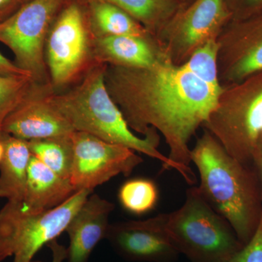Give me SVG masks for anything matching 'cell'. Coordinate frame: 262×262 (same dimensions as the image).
<instances>
[{"label":"cell","instance_id":"cell-15","mask_svg":"<svg viewBox=\"0 0 262 262\" xmlns=\"http://www.w3.org/2000/svg\"><path fill=\"white\" fill-rule=\"evenodd\" d=\"M94 61L119 67L146 68L168 62L155 37L120 35L94 37Z\"/></svg>","mask_w":262,"mask_h":262},{"label":"cell","instance_id":"cell-12","mask_svg":"<svg viewBox=\"0 0 262 262\" xmlns=\"http://www.w3.org/2000/svg\"><path fill=\"white\" fill-rule=\"evenodd\" d=\"M51 83L34 82L27 96L5 119L3 131L27 141L64 137L73 127L52 101Z\"/></svg>","mask_w":262,"mask_h":262},{"label":"cell","instance_id":"cell-26","mask_svg":"<svg viewBox=\"0 0 262 262\" xmlns=\"http://www.w3.org/2000/svg\"><path fill=\"white\" fill-rule=\"evenodd\" d=\"M24 4L23 0H0V23L14 14Z\"/></svg>","mask_w":262,"mask_h":262},{"label":"cell","instance_id":"cell-18","mask_svg":"<svg viewBox=\"0 0 262 262\" xmlns=\"http://www.w3.org/2000/svg\"><path fill=\"white\" fill-rule=\"evenodd\" d=\"M82 4L85 7L90 29L94 37L151 35L135 19L116 5L99 0Z\"/></svg>","mask_w":262,"mask_h":262},{"label":"cell","instance_id":"cell-24","mask_svg":"<svg viewBox=\"0 0 262 262\" xmlns=\"http://www.w3.org/2000/svg\"><path fill=\"white\" fill-rule=\"evenodd\" d=\"M226 262H262V213L252 237Z\"/></svg>","mask_w":262,"mask_h":262},{"label":"cell","instance_id":"cell-20","mask_svg":"<svg viewBox=\"0 0 262 262\" xmlns=\"http://www.w3.org/2000/svg\"><path fill=\"white\" fill-rule=\"evenodd\" d=\"M33 156L63 178L70 179L74 151L71 135L28 141Z\"/></svg>","mask_w":262,"mask_h":262},{"label":"cell","instance_id":"cell-4","mask_svg":"<svg viewBox=\"0 0 262 262\" xmlns=\"http://www.w3.org/2000/svg\"><path fill=\"white\" fill-rule=\"evenodd\" d=\"M143 221L163 234L191 262H226L244 246L228 222L193 186L187 189L185 201L178 210Z\"/></svg>","mask_w":262,"mask_h":262},{"label":"cell","instance_id":"cell-17","mask_svg":"<svg viewBox=\"0 0 262 262\" xmlns=\"http://www.w3.org/2000/svg\"><path fill=\"white\" fill-rule=\"evenodd\" d=\"M0 140L5 149L0 161V198L7 201L22 202L32 157L28 141L5 133Z\"/></svg>","mask_w":262,"mask_h":262},{"label":"cell","instance_id":"cell-9","mask_svg":"<svg viewBox=\"0 0 262 262\" xmlns=\"http://www.w3.org/2000/svg\"><path fill=\"white\" fill-rule=\"evenodd\" d=\"M231 19L225 0H194L181 8L155 39L165 59L181 66L203 43L218 37Z\"/></svg>","mask_w":262,"mask_h":262},{"label":"cell","instance_id":"cell-29","mask_svg":"<svg viewBox=\"0 0 262 262\" xmlns=\"http://www.w3.org/2000/svg\"><path fill=\"white\" fill-rule=\"evenodd\" d=\"M4 145H3V142L0 140V161H1L2 158H3V155H4Z\"/></svg>","mask_w":262,"mask_h":262},{"label":"cell","instance_id":"cell-11","mask_svg":"<svg viewBox=\"0 0 262 262\" xmlns=\"http://www.w3.org/2000/svg\"><path fill=\"white\" fill-rule=\"evenodd\" d=\"M221 86L236 83L262 71V13L231 20L218 38Z\"/></svg>","mask_w":262,"mask_h":262},{"label":"cell","instance_id":"cell-1","mask_svg":"<svg viewBox=\"0 0 262 262\" xmlns=\"http://www.w3.org/2000/svg\"><path fill=\"white\" fill-rule=\"evenodd\" d=\"M105 83L131 130L142 136L151 129L158 131L183 178L189 185L195 184L189 167L190 141L214 107L220 91L168 62L146 68L107 65Z\"/></svg>","mask_w":262,"mask_h":262},{"label":"cell","instance_id":"cell-28","mask_svg":"<svg viewBox=\"0 0 262 262\" xmlns=\"http://www.w3.org/2000/svg\"><path fill=\"white\" fill-rule=\"evenodd\" d=\"M51 251L52 259L51 262H63L67 258V248L58 243V239H54L47 245ZM32 262H43L34 261Z\"/></svg>","mask_w":262,"mask_h":262},{"label":"cell","instance_id":"cell-22","mask_svg":"<svg viewBox=\"0 0 262 262\" xmlns=\"http://www.w3.org/2000/svg\"><path fill=\"white\" fill-rule=\"evenodd\" d=\"M158 187L147 179H133L124 183L119 189L118 199L124 209L136 215L148 213L158 201Z\"/></svg>","mask_w":262,"mask_h":262},{"label":"cell","instance_id":"cell-14","mask_svg":"<svg viewBox=\"0 0 262 262\" xmlns=\"http://www.w3.org/2000/svg\"><path fill=\"white\" fill-rule=\"evenodd\" d=\"M115 209L112 202L97 194H91L67 226L70 244L68 262H89L98 244L106 239L110 215Z\"/></svg>","mask_w":262,"mask_h":262},{"label":"cell","instance_id":"cell-30","mask_svg":"<svg viewBox=\"0 0 262 262\" xmlns=\"http://www.w3.org/2000/svg\"><path fill=\"white\" fill-rule=\"evenodd\" d=\"M181 3H182V7L187 6V5L190 4L192 2L194 1V0H180Z\"/></svg>","mask_w":262,"mask_h":262},{"label":"cell","instance_id":"cell-16","mask_svg":"<svg viewBox=\"0 0 262 262\" xmlns=\"http://www.w3.org/2000/svg\"><path fill=\"white\" fill-rule=\"evenodd\" d=\"M77 192L70 179L53 172L35 157H31L27 188L22 204L32 212L48 211L59 206Z\"/></svg>","mask_w":262,"mask_h":262},{"label":"cell","instance_id":"cell-2","mask_svg":"<svg viewBox=\"0 0 262 262\" xmlns=\"http://www.w3.org/2000/svg\"><path fill=\"white\" fill-rule=\"evenodd\" d=\"M106 63L94 61L73 89L62 94L53 91L51 98L55 106L75 131L142 153L160 161L162 170L173 169L182 175L178 165L158 149L160 135L158 131L151 129L140 137L129 127L106 89Z\"/></svg>","mask_w":262,"mask_h":262},{"label":"cell","instance_id":"cell-3","mask_svg":"<svg viewBox=\"0 0 262 262\" xmlns=\"http://www.w3.org/2000/svg\"><path fill=\"white\" fill-rule=\"evenodd\" d=\"M190 158L199 171L198 189L202 196L228 222L241 244H247L261 216L254 188L243 164L206 130L191 149Z\"/></svg>","mask_w":262,"mask_h":262},{"label":"cell","instance_id":"cell-25","mask_svg":"<svg viewBox=\"0 0 262 262\" xmlns=\"http://www.w3.org/2000/svg\"><path fill=\"white\" fill-rule=\"evenodd\" d=\"M231 20H243L262 13V0H225Z\"/></svg>","mask_w":262,"mask_h":262},{"label":"cell","instance_id":"cell-5","mask_svg":"<svg viewBox=\"0 0 262 262\" xmlns=\"http://www.w3.org/2000/svg\"><path fill=\"white\" fill-rule=\"evenodd\" d=\"M202 127L239 163L256 158L262 136V71L222 87Z\"/></svg>","mask_w":262,"mask_h":262},{"label":"cell","instance_id":"cell-23","mask_svg":"<svg viewBox=\"0 0 262 262\" xmlns=\"http://www.w3.org/2000/svg\"><path fill=\"white\" fill-rule=\"evenodd\" d=\"M35 81L29 75H0V139L5 119L27 96Z\"/></svg>","mask_w":262,"mask_h":262},{"label":"cell","instance_id":"cell-7","mask_svg":"<svg viewBox=\"0 0 262 262\" xmlns=\"http://www.w3.org/2000/svg\"><path fill=\"white\" fill-rule=\"evenodd\" d=\"M94 36L85 7L78 0H67L48 33L46 61L53 89L80 78L94 63Z\"/></svg>","mask_w":262,"mask_h":262},{"label":"cell","instance_id":"cell-31","mask_svg":"<svg viewBox=\"0 0 262 262\" xmlns=\"http://www.w3.org/2000/svg\"><path fill=\"white\" fill-rule=\"evenodd\" d=\"M24 3H28V2L31 1V0H23Z\"/></svg>","mask_w":262,"mask_h":262},{"label":"cell","instance_id":"cell-6","mask_svg":"<svg viewBox=\"0 0 262 262\" xmlns=\"http://www.w3.org/2000/svg\"><path fill=\"white\" fill-rule=\"evenodd\" d=\"M93 191H77L53 209L32 212L22 202L7 201L0 209V262H32L43 246L56 239Z\"/></svg>","mask_w":262,"mask_h":262},{"label":"cell","instance_id":"cell-13","mask_svg":"<svg viewBox=\"0 0 262 262\" xmlns=\"http://www.w3.org/2000/svg\"><path fill=\"white\" fill-rule=\"evenodd\" d=\"M106 239L129 261L175 262L180 254L163 234L150 229L143 220L110 224Z\"/></svg>","mask_w":262,"mask_h":262},{"label":"cell","instance_id":"cell-10","mask_svg":"<svg viewBox=\"0 0 262 262\" xmlns=\"http://www.w3.org/2000/svg\"><path fill=\"white\" fill-rule=\"evenodd\" d=\"M74 160L70 181L76 191L95 188L122 175L129 177L143 159L134 150L112 144L88 133L71 134Z\"/></svg>","mask_w":262,"mask_h":262},{"label":"cell","instance_id":"cell-19","mask_svg":"<svg viewBox=\"0 0 262 262\" xmlns=\"http://www.w3.org/2000/svg\"><path fill=\"white\" fill-rule=\"evenodd\" d=\"M85 3L94 0H78ZM121 8L155 37L182 7L180 0H99Z\"/></svg>","mask_w":262,"mask_h":262},{"label":"cell","instance_id":"cell-8","mask_svg":"<svg viewBox=\"0 0 262 262\" xmlns=\"http://www.w3.org/2000/svg\"><path fill=\"white\" fill-rule=\"evenodd\" d=\"M67 0H31L0 23V42L14 54V63L35 82L51 83L46 44L55 19Z\"/></svg>","mask_w":262,"mask_h":262},{"label":"cell","instance_id":"cell-27","mask_svg":"<svg viewBox=\"0 0 262 262\" xmlns=\"http://www.w3.org/2000/svg\"><path fill=\"white\" fill-rule=\"evenodd\" d=\"M0 75L32 76L28 72L19 68L14 62L10 61L1 53H0Z\"/></svg>","mask_w":262,"mask_h":262},{"label":"cell","instance_id":"cell-21","mask_svg":"<svg viewBox=\"0 0 262 262\" xmlns=\"http://www.w3.org/2000/svg\"><path fill=\"white\" fill-rule=\"evenodd\" d=\"M217 38L210 39L196 48L180 67L212 89L220 91L222 86L219 79Z\"/></svg>","mask_w":262,"mask_h":262}]
</instances>
